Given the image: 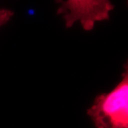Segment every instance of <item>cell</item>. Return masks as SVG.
Masks as SVG:
<instances>
[{"label":"cell","instance_id":"1","mask_svg":"<svg viewBox=\"0 0 128 128\" xmlns=\"http://www.w3.org/2000/svg\"><path fill=\"white\" fill-rule=\"evenodd\" d=\"M97 128H128V73L111 92L101 94L88 110Z\"/></svg>","mask_w":128,"mask_h":128},{"label":"cell","instance_id":"2","mask_svg":"<svg viewBox=\"0 0 128 128\" xmlns=\"http://www.w3.org/2000/svg\"><path fill=\"white\" fill-rule=\"evenodd\" d=\"M114 8L110 0H66L62 1L58 14H63L66 28L80 21L83 28L90 31L96 22L109 18Z\"/></svg>","mask_w":128,"mask_h":128},{"label":"cell","instance_id":"3","mask_svg":"<svg viewBox=\"0 0 128 128\" xmlns=\"http://www.w3.org/2000/svg\"><path fill=\"white\" fill-rule=\"evenodd\" d=\"M13 15L14 12L10 10H0V27L7 23Z\"/></svg>","mask_w":128,"mask_h":128}]
</instances>
